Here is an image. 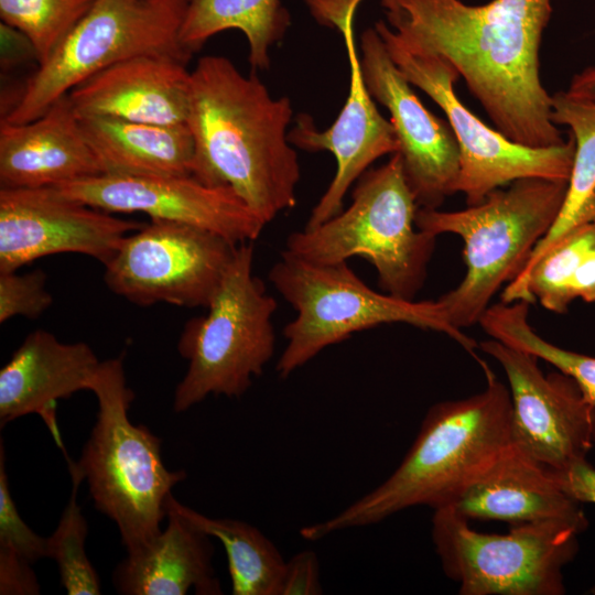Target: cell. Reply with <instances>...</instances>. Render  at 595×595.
Returning a JSON list of instances; mask_svg holds the SVG:
<instances>
[{
  "instance_id": "6da1fadb",
  "label": "cell",
  "mask_w": 595,
  "mask_h": 595,
  "mask_svg": "<svg viewBox=\"0 0 595 595\" xmlns=\"http://www.w3.org/2000/svg\"><path fill=\"white\" fill-rule=\"evenodd\" d=\"M551 1L380 0V6L399 43L446 60L499 132L526 147L548 148L564 142L540 78Z\"/></svg>"
},
{
  "instance_id": "7a4b0ae2",
  "label": "cell",
  "mask_w": 595,
  "mask_h": 595,
  "mask_svg": "<svg viewBox=\"0 0 595 595\" xmlns=\"http://www.w3.org/2000/svg\"><path fill=\"white\" fill-rule=\"evenodd\" d=\"M293 109L225 56L206 55L191 71L186 125L194 141L192 175L228 186L266 224L296 204L301 177L289 141Z\"/></svg>"
},
{
  "instance_id": "3957f363",
  "label": "cell",
  "mask_w": 595,
  "mask_h": 595,
  "mask_svg": "<svg viewBox=\"0 0 595 595\" xmlns=\"http://www.w3.org/2000/svg\"><path fill=\"white\" fill-rule=\"evenodd\" d=\"M486 388L433 404L393 473L375 489L326 520L300 529L316 541L337 531L371 526L412 507L450 505L511 445L508 387L479 358Z\"/></svg>"
},
{
  "instance_id": "277c9868",
  "label": "cell",
  "mask_w": 595,
  "mask_h": 595,
  "mask_svg": "<svg viewBox=\"0 0 595 595\" xmlns=\"http://www.w3.org/2000/svg\"><path fill=\"white\" fill-rule=\"evenodd\" d=\"M88 390L98 401L97 419L79 459L66 461L87 482L96 509L116 523L130 552L160 533L166 498L186 473L167 469L161 439L130 421L134 393L122 357L100 361Z\"/></svg>"
},
{
  "instance_id": "5b68a950",
  "label": "cell",
  "mask_w": 595,
  "mask_h": 595,
  "mask_svg": "<svg viewBox=\"0 0 595 595\" xmlns=\"http://www.w3.org/2000/svg\"><path fill=\"white\" fill-rule=\"evenodd\" d=\"M493 191L462 210L419 208L416 227L434 237L463 239L466 272L456 288L437 299L451 323L463 331L478 324L491 298L523 269L538 242L555 223L569 182L524 177Z\"/></svg>"
},
{
  "instance_id": "8992f818",
  "label": "cell",
  "mask_w": 595,
  "mask_h": 595,
  "mask_svg": "<svg viewBox=\"0 0 595 595\" xmlns=\"http://www.w3.org/2000/svg\"><path fill=\"white\" fill-rule=\"evenodd\" d=\"M268 277L296 312L283 328L286 345L275 365L281 378H288L325 348L383 324L403 323L443 333L476 360L479 358L476 340L451 323L437 300H404L377 292L347 261L314 263L283 251Z\"/></svg>"
},
{
  "instance_id": "52a82bcc",
  "label": "cell",
  "mask_w": 595,
  "mask_h": 595,
  "mask_svg": "<svg viewBox=\"0 0 595 595\" xmlns=\"http://www.w3.org/2000/svg\"><path fill=\"white\" fill-rule=\"evenodd\" d=\"M419 206L398 152L356 181L348 208L314 228L290 234L285 252L314 263L368 260L388 294L414 300L423 286L435 238L419 229Z\"/></svg>"
},
{
  "instance_id": "ba28073f",
  "label": "cell",
  "mask_w": 595,
  "mask_h": 595,
  "mask_svg": "<svg viewBox=\"0 0 595 595\" xmlns=\"http://www.w3.org/2000/svg\"><path fill=\"white\" fill-rule=\"evenodd\" d=\"M253 257L252 242L239 244L207 312L184 326L177 349L187 369L174 391L175 412L209 396L241 397L273 357L278 304L253 274Z\"/></svg>"
},
{
  "instance_id": "9c48e42d",
  "label": "cell",
  "mask_w": 595,
  "mask_h": 595,
  "mask_svg": "<svg viewBox=\"0 0 595 595\" xmlns=\"http://www.w3.org/2000/svg\"><path fill=\"white\" fill-rule=\"evenodd\" d=\"M186 2L96 0L52 55L37 66L1 121H32L86 79L138 55H170L187 63L192 54L180 42Z\"/></svg>"
},
{
  "instance_id": "30bf717a",
  "label": "cell",
  "mask_w": 595,
  "mask_h": 595,
  "mask_svg": "<svg viewBox=\"0 0 595 595\" xmlns=\"http://www.w3.org/2000/svg\"><path fill=\"white\" fill-rule=\"evenodd\" d=\"M575 527L560 521L512 524L483 533L452 507L433 509L431 538L461 595H563L564 567L578 551Z\"/></svg>"
},
{
  "instance_id": "8fae6325",
  "label": "cell",
  "mask_w": 595,
  "mask_h": 595,
  "mask_svg": "<svg viewBox=\"0 0 595 595\" xmlns=\"http://www.w3.org/2000/svg\"><path fill=\"white\" fill-rule=\"evenodd\" d=\"M374 28L403 77L425 93L445 113L459 149L457 192L468 206L519 178L543 177L569 182L573 165V137L559 145L530 148L516 143L475 116L457 97V71L444 58L407 50L386 21Z\"/></svg>"
},
{
  "instance_id": "7c38bea8",
  "label": "cell",
  "mask_w": 595,
  "mask_h": 595,
  "mask_svg": "<svg viewBox=\"0 0 595 595\" xmlns=\"http://www.w3.org/2000/svg\"><path fill=\"white\" fill-rule=\"evenodd\" d=\"M238 245L203 228L151 220L128 234L104 264L110 291L149 306L207 307Z\"/></svg>"
},
{
  "instance_id": "4fadbf2b",
  "label": "cell",
  "mask_w": 595,
  "mask_h": 595,
  "mask_svg": "<svg viewBox=\"0 0 595 595\" xmlns=\"http://www.w3.org/2000/svg\"><path fill=\"white\" fill-rule=\"evenodd\" d=\"M363 0H324L315 10L317 22L339 31L349 66V91L335 121L318 130L306 113L298 116L289 131V141L307 151H328L336 160L335 175L313 207L304 228H314L343 210L349 187L368 167L386 154L398 152L390 120L377 109L361 69L355 35L354 17Z\"/></svg>"
},
{
  "instance_id": "5bb4252c",
  "label": "cell",
  "mask_w": 595,
  "mask_h": 595,
  "mask_svg": "<svg viewBox=\"0 0 595 595\" xmlns=\"http://www.w3.org/2000/svg\"><path fill=\"white\" fill-rule=\"evenodd\" d=\"M479 347L506 374L513 446L554 472L587 461L595 446V408L577 382L559 370L545 375L534 355L497 339Z\"/></svg>"
},
{
  "instance_id": "9a60e30c",
  "label": "cell",
  "mask_w": 595,
  "mask_h": 595,
  "mask_svg": "<svg viewBox=\"0 0 595 595\" xmlns=\"http://www.w3.org/2000/svg\"><path fill=\"white\" fill-rule=\"evenodd\" d=\"M54 187L108 213H143L151 220L213 231L235 245L252 242L267 225L232 188L212 186L193 175L104 173Z\"/></svg>"
},
{
  "instance_id": "2e32d148",
  "label": "cell",
  "mask_w": 595,
  "mask_h": 595,
  "mask_svg": "<svg viewBox=\"0 0 595 595\" xmlns=\"http://www.w3.org/2000/svg\"><path fill=\"white\" fill-rule=\"evenodd\" d=\"M144 224L63 195L56 187L0 188V272L45 256L82 253L106 264Z\"/></svg>"
},
{
  "instance_id": "e0dca14e",
  "label": "cell",
  "mask_w": 595,
  "mask_h": 595,
  "mask_svg": "<svg viewBox=\"0 0 595 595\" xmlns=\"http://www.w3.org/2000/svg\"><path fill=\"white\" fill-rule=\"evenodd\" d=\"M360 52L366 86L390 115L398 153L416 204L419 208H437L457 192L459 149L453 130L422 104L374 26L361 33Z\"/></svg>"
},
{
  "instance_id": "ac0fdd59",
  "label": "cell",
  "mask_w": 595,
  "mask_h": 595,
  "mask_svg": "<svg viewBox=\"0 0 595 595\" xmlns=\"http://www.w3.org/2000/svg\"><path fill=\"white\" fill-rule=\"evenodd\" d=\"M170 55L143 54L121 61L68 93L78 118L186 123L191 72Z\"/></svg>"
},
{
  "instance_id": "d6986e66",
  "label": "cell",
  "mask_w": 595,
  "mask_h": 595,
  "mask_svg": "<svg viewBox=\"0 0 595 595\" xmlns=\"http://www.w3.org/2000/svg\"><path fill=\"white\" fill-rule=\"evenodd\" d=\"M99 360L84 342L62 343L44 329L31 332L0 370V425L35 413L64 451L56 404L88 390Z\"/></svg>"
},
{
  "instance_id": "ffe728a7",
  "label": "cell",
  "mask_w": 595,
  "mask_h": 595,
  "mask_svg": "<svg viewBox=\"0 0 595 595\" xmlns=\"http://www.w3.org/2000/svg\"><path fill=\"white\" fill-rule=\"evenodd\" d=\"M582 505L562 487L554 470L512 444L447 506L467 520L510 526L560 521L584 532L588 520Z\"/></svg>"
},
{
  "instance_id": "44dd1931",
  "label": "cell",
  "mask_w": 595,
  "mask_h": 595,
  "mask_svg": "<svg viewBox=\"0 0 595 595\" xmlns=\"http://www.w3.org/2000/svg\"><path fill=\"white\" fill-rule=\"evenodd\" d=\"M68 96L25 123H0L2 188L57 186L102 174Z\"/></svg>"
},
{
  "instance_id": "7402d4cb",
  "label": "cell",
  "mask_w": 595,
  "mask_h": 595,
  "mask_svg": "<svg viewBox=\"0 0 595 595\" xmlns=\"http://www.w3.org/2000/svg\"><path fill=\"white\" fill-rule=\"evenodd\" d=\"M169 497V496H167ZM167 524L148 543L127 552L112 582L125 595L223 594L213 566L212 537L181 515L166 498Z\"/></svg>"
},
{
  "instance_id": "603a6c76",
  "label": "cell",
  "mask_w": 595,
  "mask_h": 595,
  "mask_svg": "<svg viewBox=\"0 0 595 595\" xmlns=\"http://www.w3.org/2000/svg\"><path fill=\"white\" fill-rule=\"evenodd\" d=\"M79 119L104 173L192 175L194 141L186 123L158 125L102 117Z\"/></svg>"
},
{
  "instance_id": "cb8c5ba5",
  "label": "cell",
  "mask_w": 595,
  "mask_h": 595,
  "mask_svg": "<svg viewBox=\"0 0 595 595\" xmlns=\"http://www.w3.org/2000/svg\"><path fill=\"white\" fill-rule=\"evenodd\" d=\"M595 302V221L571 229L520 280L509 282L502 303L524 301L563 314L575 300Z\"/></svg>"
},
{
  "instance_id": "d4e9b609",
  "label": "cell",
  "mask_w": 595,
  "mask_h": 595,
  "mask_svg": "<svg viewBox=\"0 0 595 595\" xmlns=\"http://www.w3.org/2000/svg\"><path fill=\"white\" fill-rule=\"evenodd\" d=\"M290 14L281 0H187L180 42L193 54L209 37L238 30L247 39L253 69L270 66V51L290 26Z\"/></svg>"
},
{
  "instance_id": "484cf974",
  "label": "cell",
  "mask_w": 595,
  "mask_h": 595,
  "mask_svg": "<svg viewBox=\"0 0 595 595\" xmlns=\"http://www.w3.org/2000/svg\"><path fill=\"white\" fill-rule=\"evenodd\" d=\"M552 121L572 131L575 152L562 209L549 232L538 242L522 271V279L537 260L574 227L595 221V102L567 91L552 96Z\"/></svg>"
},
{
  "instance_id": "4316f807",
  "label": "cell",
  "mask_w": 595,
  "mask_h": 595,
  "mask_svg": "<svg viewBox=\"0 0 595 595\" xmlns=\"http://www.w3.org/2000/svg\"><path fill=\"white\" fill-rule=\"evenodd\" d=\"M170 504L186 519L220 541L228 562L234 595H281L286 561L258 528L230 518H210L178 502Z\"/></svg>"
},
{
  "instance_id": "83f0119b",
  "label": "cell",
  "mask_w": 595,
  "mask_h": 595,
  "mask_svg": "<svg viewBox=\"0 0 595 595\" xmlns=\"http://www.w3.org/2000/svg\"><path fill=\"white\" fill-rule=\"evenodd\" d=\"M529 306L523 301L497 304L484 321L485 332L491 338L530 353L572 377L595 408V357L559 347L542 338L529 323Z\"/></svg>"
},
{
  "instance_id": "f1b7e54d",
  "label": "cell",
  "mask_w": 595,
  "mask_h": 595,
  "mask_svg": "<svg viewBox=\"0 0 595 595\" xmlns=\"http://www.w3.org/2000/svg\"><path fill=\"white\" fill-rule=\"evenodd\" d=\"M96 0H0L1 22L31 42L40 66L90 10Z\"/></svg>"
},
{
  "instance_id": "f546056e",
  "label": "cell",
  "mask_w": 595,
  "mask_h": 595,
  "mask_svg": "<svg viewBox=\"0 0 595 595\" xmlns=\"http://www.w3.org/2000/svg\"><path fill=\"white\" fill-rule=\"evenodd\" d=\"M68 469L72 494L55 531L48 537L50 558L56 562L61 584L68 595H99L100 580L85 549L88 526L77 502L83 478L74 468Z\"/></svg>"
},
{
  "instance_id": "4dcf8cb0",
  "label": "cell",
  "mask_w": 595,
  "mask_h": 595,
  "mask_svg": "<svg viewBox=\"0 0 595 595\" xmlns=\"http://www.w3.org/2000/svg\"><path fill=\"white\" fill-rule=\"evenodd\" d=\"M0 547L10 549L30 563L50 558L48 538L36 534L20 517L9 488L6 452L0 442Z\"/></svg>"
},
{
  "instance_id": "1f68e13d",
  "label": "cell",
  "mask_w": 595,
  "mask_h": 595,
  "mask_svg": "<svg viewBox=\"0 0 595 595\" xmlns=\"http://www.w3.org/2000/svg\"><path fill=\"white\" fill-rule=\"evenodd\" d=\"M45 283L46 274L41 269L23 274L0 272V323L15 316L40 317L53 303Z\"/></svg>"
},
{
  "instance_id": "d6a6232c",
  "label": "cell",
  "mask_w": 595,
  "mask_h": 595,
  "mask_svg": "<svg viewBox=\"0 0 595 595\" xmlns=\"http://www.w3.org/2000/svg\"><path fill=\"white\" fill-rule=\"evenodd\" d=\"M320 562L312 550H303L286 561L281 595H320Z\"/></svg>"
},
{
  "instance_id": "836d02e7",
  "label": "cell",
  "mask_w": 595,
  "mask_h": 595,
  "mask_svg": "<svg viewBox=\"0 0 595 595\" xmlns=\"http://www.w3.org/2000/svg\"><path fill=\"white\" fill-rule=\"evenodd\" d=\"M32 563L8 548L0 547V594L37 595L41 587Z\"/></svg>"
},
{
  "instance_id": "e575fe53",
  "label": "cell",
  "mask_w": 595,
  "mask_h": 595,
  "mask_svg": "<svg viewBox=\"0 0 595 595\" xmlns=\"http://www.w3.org/2000/svg\"><path fill=\"white\" fill-rule=\"evenodd\" d=\"M562 487L578 502L595 505V467L587 461L563 472H555ZM595 595V584L589 589Z\"/></svg>"
},
{
  "instance_id": "d590c367",
  "label": "cell",
  "mask_w": 595,
  "mask_h": 595,
  "mask_svg": "<svg viewBox=\"0 0 595 595\" xmlns=\"http://www.w3.org/2000/svg\"><path fill=\"white\" fill-rule=\"evenodd\" d=\"M566 91L574 97L595 102V66L575 74Z\"/></svg>"
}]
</instances>
